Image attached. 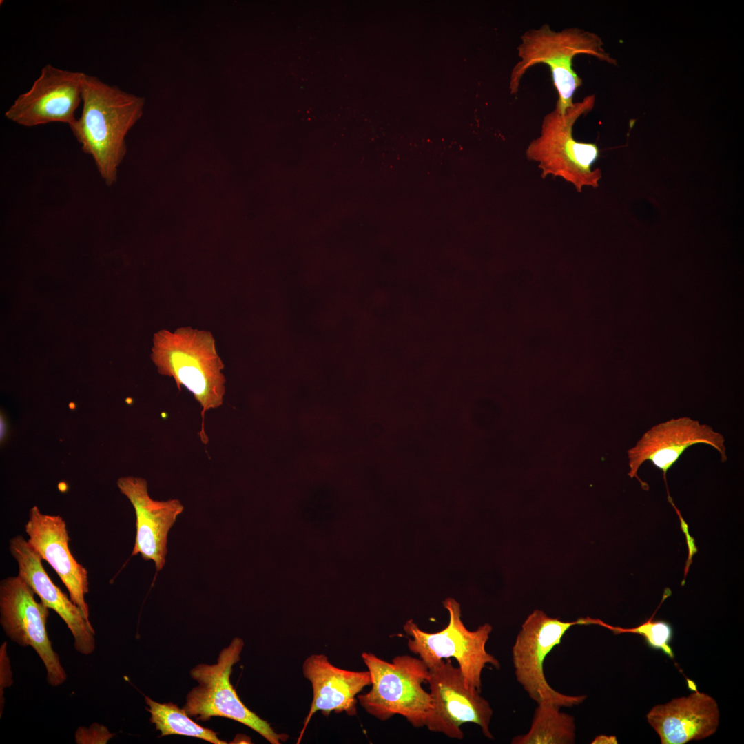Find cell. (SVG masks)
<instances>
[{
    "label": "cell",
    "mask_w": 744,
    "mask_h": 744,
    "mask_svg": "<svg viewBox=\"0 0 744 744\" xmlns=\"http://www.w3.org/2000/svg\"><path fill=\"white\" fill-rule=\"evenodd\" d=\"M5 424H5L4 420H2V417H1V428H2V427H3V430L1 431V440H2V437L3 439V437H4V435H5V431H6L5 430V426H6Z\"/></svg>",
    "instance_id": "cell-22"
},
{
    "label": "cell",
    "mask_w": 744,
    "mask_h": 744,
    "mask_svg": "<svg viewBox=\"0 0 744 744\" xmlns=\"http://www.w3.org/2000/svg\"><path fill=\"white\" fill-rule=\"evenodd\" d=\"M152 360L158 372L172 378L178 389L184 386L199 403L202 411V442L208 438L204 429L206 411L220 407L225 394V365L218 355L214 338L209 331L183 327L174 332L163 329L155 333Z\"/></svg>",
    "instance_id": "cell-2"
},
{
    "label": "cell",
    "mask_w": 744,
    "mask_h": 744,
    "mask_svg": "<svg viewBox=\"0 0 744 744\" xmlns=\"http://www.w3.org/2000/svg\"><path fill=\"white\" fill-rule=\"evenodd\" d=\"M580 625H599L610 630L614 634L634 633L644 637L649 647L660 650L672 659H674V652L670 645L672 639L673 630L671 625L665 621H653L650 618L648 621L640 626L631 628H623L607 624L599 619L590 617L579 618Z\"/></svg>",
    "instance_id": "cell-20"
},
{
    "label": "cell",
    "mask_w": 744,
    "mask_h": 744,
    "mask_svg": "<svg viewBox=\"0 0 744 744\" xmlns=\"http://www.w3.org/2000/svg\"><path fill=\"white\" fill-rule=\"evenodd\" d=\"M592 744H612L617 743L615 736L599 735L592 741Z\"/></svg>",
    "instance_id": "cell-21"
},
{
    "label": "cell",
    "mask_w": 744,
    "mask_h": 744,
    "mask_svg": "<svg viewBox=\"0 0 744 744\" xmlns=\"http://www.w3.org/2000/svg\"><path fill=\"white\" fill-rule=\"evenodd\" d=\"M244 642L240 637L220 652L216 663L198 664L190 670L191 677L198 683L186 697L183 709L197 721H207L214 716L238 721L256 732L271 744H280L287 738L278 734L265 720L246 707L230 682L232 667L240 659Z\"/></svg>",
    "instance_id": "cell-7"
},
{
    "label": "cell",
    "mask_w": 744,
    "mask_h": 744,
    "mask_svg": "<svg viewBox=\"0 0 744 744\" xmlns=\"http://www.w3.org/2000/svg\"><path fill=\"white\" fill-rule=\"evenodd\" d=\"M11 555L17 562L19 575L38 595L41 601L55 611L65 623L74 639V648L83 655L96 648L95 631L81 610L50 579L42 558L22 535L9 541Z\"/></svg>",
    "instance_id": "cell-15"
},
{
    "label": "cell",
    "mask_w": 744,
    "mask_h": 744,
    "mask_svg": "<svg viewBox=\"0 0 744 744\" xmlns=\"http://www.w3.org/2000/svg\"><path fill=\"white\" fill-rule=\"evenodd\" d=\"M82 111L70 126L84 153L90 155L108 186L117 179L126 154L125 136L143 114L145 99L85 74Z\"/></svg>",
    "instance_id": "cell-1"
},
{
    "label": "cell",
    "mask_w": 744,
    "mask_h": 744,
    "mask_svg": "<svg viewBox=\"0 0 744 744\" xmlns=\"http://www.w3.org/2000/svg\"><path fill=\"white\" fill-rule=\"evenodd\" d=\"M719 717L715 699L696 690L688 696L655 705L646 715L662 744H684L707 738L716 731Z\"/></svg>",
    "instance_id": "cell-17"
},
{
    "label": "cell",
    "mask_w": 744,
    "mask_h": 744,
    "mask_svg": "<svg viewBox=\"0 0 744 744\" xmlns=\"http://www.w3.org/2000/svg\"><path fill=\"white\" fill-rule=\"evenodd\" d=\"M117 486L130 500L136 515V536L131 556L140 554L143 559L153 561L156 571H160L166 562L169 531L184 506L176 499L167 501L152 499L147 481L141 477H121Z\"/></svg>",
    "instance_id": "cell-13"
},
{
    "label": "cell",
    "mask_w": 744,
    "mask_h": 744,
    "mask_svg": "<svg viewBox=\"0 0 744 744\" xmlns=\"http://www.w3.org/2000/svg\"><path fill=\"white\" fill-rule=\"evenodd\" d=\"M84 74L46 64L30 90L19 95L5 112V116L29 127L55 122L72 125L82 102Z\"/></svg>",
    "instance_id": "cell-11"
},
{
    "label": "cell",
    "mask_w": 744,
    "mask_h": 744,
    "mask_svg": "<svg viewBox=\"0 0 744 744\" xmlns=\"http://www.w3.org/2000/svg\"><path fill=\"white\" fill-rule=\"evenodd\" d=\"M578 620L562 621L535 610L521 626L512 649L513 662L517 681L530 699L538 703H550L559 707L581 703L586 695L570 696L555 690L544 673V661L550 651L561 643L562 637Z\"/></svg>",
    "instance_id": "cell-8"
},
{
    "label": "cell",
    "mask_w": 744,
    "mask_h": 744,
    "mask_svg": "<svg viewBox=\"0 0 744 744\" xmlns=\"http://www.w3.org/2000/svg\"><path fill=\"white\" fill-rule=\"evenodd\" d=\"M302 673L311 684L313 698L298 743L311 717L318 711L326 716L332 712L355 715L358 694L371 684L368 670L351 671L339 668L332 665L323 654H314L307 657L302 664Z\"/></svg>",
    "instance_id": "cell-16"
},
{
    "label": "cell",
    "mask_w": 744,
    "mask_h": 744,
    "mask_svg": "<svg viewBox=\"0 0 744 744\" xmlns=\"http://www.w3.org/2000/svg\"><path fill=\"white\" fill-rule=\"evenodd\" d=\"M432 708L425 725L431 732H440L451 738L462 740L460 726L466 723L479 725L484 736L493 739L489 729L493 710L476 689L466 686L459 667L451 659L428 669Z\"/></svg>",
    "instance_id": "cell-10"
},
{
    "label": "cell",
    "mask_w": 744,
    "mask_h": 744,
    "mask_svg": "<svg viewBox=\"0 0 744 744\" xmlns=\"http://www.w3.org/2000/svg\"><path fill=\"white\" fill-rule=\"evenodd\" d=\"M147 705L146 710L150 714L149 721L161 732V736L181 735L196 737L213 744H226L225 741L218 738V733L211 729L200 726L177 705L158 703L149 696H145Z\"/></svg>",
    "instance_id": "cell-19"
},
{
    "label": "cell",
    "mask_w": 744,
    "mask_h": 744,
    "mask_svg": "<svg viewBox=\"0 0 744 744\" xmlns=\"http://www.w3.org/2000/svg\"><path fill=\"white\" fill-rule=\"evenodd\" d=\"M697 444L713 447L723 462L727 460L725 438L711 426L688 417L672 418L658 424L645 432L628 450V475L636 477L642 488L648 490V485L638 477L637 472L644 462L649 461L663 471L666 484L667 471L687 448Z\"/></svg>",
    "instance_id": "cell-12"
},
{
    "label": "cell",
    "mask_w": 744,
    "mask_h": 744,
    "mask_svg": "<svg viewBox=\"0 0 744 744\" xmlns=\"http://www.w3.org/2000/svg\"><path fill=\"white\" fill-rule=\"evenodd\" d=\"M560 707L541 702L535 710L528 732L512 739L513 744H570L575 743V719Z\"/></svg>",
    "instance_id": "cell-18"
},
{
    "label": "cell",
    "mask_w": 744,
    "mask_h": 744,
    "mask_svg": "<svg viewBox=\"0 0 744 744\" xmlns=\"http://www.w3.org/2000/svg\"><path fill=\"white\" fill-rule=\"evenodd\" d=\"M443 606L448 612L449 621L442 630L427 632L412 619L405 623L403 628L409 636L408 648L419 655L428 669L440 665L443 659H455L466 686L481 692V676L485 666L490 664L500 668L498 660L486 650L493 627L484 623L471 631L462 621L460 605L455 599H445Z\"/></svg>",
    "instance_id": "cell-6"
},
{
    "label": "cell",
    "mask_w": 744,
    "mask_h": 744,
    "mask_svg": "<svg viewBox=\"0 0 744 744\" xmlns=\"http://www.w3.org/2000/svg\"><path fill=\"white\" fill-rule=\"evenodd\" d=\"M595 99L588 96L574 102L564 113L555 108L544 117L539 136L526 149L528 159L539 163L543 178L548 175L560 177L579 192L585 186H599L601 172L592 168L599 157L597 145L578 141L572 135L575 123L592 109Z\"/></svg>",
    "instance_id": "cell-4"
},
{
    "label": "cell",
    "mask_w": 744,
    "mask_h": 744,
    "mask_svg": "<svg viewBox=\"0 0 744 744\" xmlns=\"http://www.w3.org/2000/svg\"><path fill=\"white\" fill-rule=\"evenodd\" d=\"M69 406H70V409H74V407H75V404L73 402H71L69 404Z\"/></svg>",
    "instance_id": "cell-23"
},
{
    "label": "cell",
    "mask_w": 744,
    "mask_h": 744,
    "mask_svg": "<svg viewBox=\"0 0 744 744\" xmlns=\"http://www.w3.org/2000/svg\"><path fill=\"white\" fill-rule=\"evenodd\" d=\"M362 658L371 679L369 692L357 696L365 711L381 721L400 715L415 727L424 726L432 708L431 694L422 685L428 678L426 663L406 654L391 662L371 652H362Z\"/></svg>",
    "instance_id": "cell-5"
},
{
    "label": "cell",
    "mask_w": 744,
    "mask_h": 744,
    "mask_svg": "<svg viewBox=\"0 0 744 744\" xmlns=\"http://www.w3.org/2000/svg\"><path fill=\"white\" fill-rule=\"evenodd\" d=\"M517 47L519 61L513 67L509 88L511 94L519 91L523 76L534 65L548 66L557 92L555 109L564 113L574 103L573 96L581 86L582 79L572 68V60L578 54H588L614 63L603 48L601 39L588 31L567 28L555 31L546 23L526 31Z\"/></svg>",
    "instance_id": "cell-3"
},
{
    "label": "cell",
    "mask_w": 744,
    "mask_h": 744,
    "mask_svg": "<svg viewBox=\"0 0 744 744\" xmlns=\"http://www.w3.org/2000/svg\"><path fill=\"white\" fill-rule=\"evenodd\" d=\"M34 592L19 576L0 583V623L7 637L21 647L31 646L43 661L49 685L57 687L67 679L59 654L47 631L49 608L34 599Z\"/></svg>",
    "instance_id": "cell-9"
},
{
    "label": "cell",
    "mask_w": 744,
    "mask_h": 744,
    "mask_svg": "<svg viewBox=\"0 0 744 744\" xmlns=\"http://www.w3.org/2000/svg\"><path fill=\"white\" fill-rule=\"evenodd\" d=\"M28 542L55 570L69 592L71 600L90 621L85 596L89 591L87 570L72 556L64 519L59 515L41 513L37 506L30 508L25 525Z\"/></svg>",
    "instance_id": "cell-14"
}]
</instances>
